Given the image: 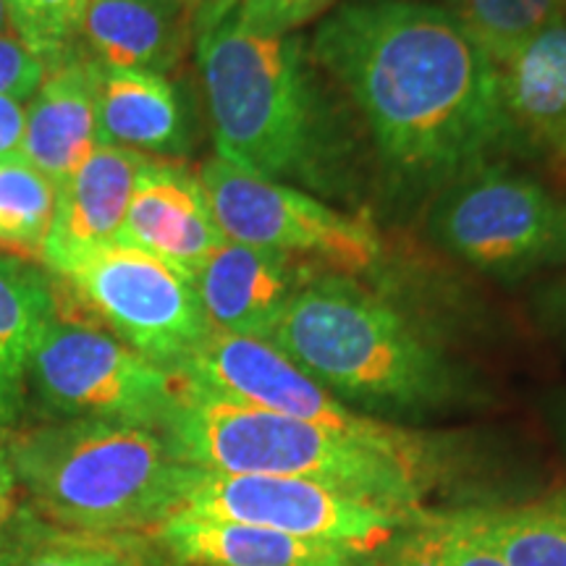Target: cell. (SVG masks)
I'll use <instances>...</instances> for the list:
<instances>
[{
    "mask_svg": "<svg viewBox=\"0 0 566 566\" xmlns=\"http://www.w3.org/2000/svg\"><path fill=\"white\" fill-rule=\"evenodd\" d=\"M13 38L30 48L45 71L82 51L87 0H3Z\"/></svg>",
    "mask_w": 566,
    "mask_h": 566,
    "instance_id": "obj_25",
    "label": "cell"
},
{
    "mask_svg": "<svg viewBox=\"0 0 566 566\" xmlns=\"http://www.w3.org/2000/svg\"><path fill=\"white\" fill-rule=\"evenodd\" d=\"M268 344L344 405L378 420L430 415L472 396L449 354L357 275L315 273Z\"/></svg>",
    "mask_w": 566,
    "mask_h": 566,
    "instance_id": "obj_3",
    "label": "cell"
},
{
    "mask_svg": "<svg viewBox=\"0 0 566 566\" xmlns=\"http://www.w3.org/2000/svg\"><path fill=\"white\" fill-rule=\"evenodd\" d=\"M147 160V155L101 142L74 174L55 184L53 226L42 252L48 271L55 275L80 254L118 242Z\"/></svg>",
    "mask_w": 566,
    "mask_h": 566,
    "instance_id": "obj_14",
    "label": "cell"
},
{
    "mask_svg": "<svg viewBox=\"0 0 566 566\" xmlns=\"http://www.w3.org/2000/svg\"><path fill=\"white\" fill-rule=\"evenodd\" d=\"M223 242L200 176L176 160H147L134 184L118 244L153 254L195 279Z\"/></svg>",
    "mask_w": 566,
    "mask_h": 566,
    "instance_id": "obj_13",
    "label": "cell"
},
{
    "mask_svg": "<svg viewBox=\"0 0 566 566\" xmlns=\"http://www.w3.org/2000/svg\"><path fill=\"white\" fill-rule=\"evenodd\" d=\"M218 158L325 202H357L370 171L363 124L302 34L233 13L197 38Z\"/></svg>",
    "mask_w": 566,
    "mask_h": 566,
    "instance_id": "obj_2",
    "label": "cell"
},
{
    "mask_svg": "<svg viewBox=\"0 0 566 566\" xmlns=\"http://www.w3.org/2000/svg\"><path fill=\"white\" fill-rule=\"evenodd\" d=\"M45 66L34 59L30 48L13 34H0V95L27 103L40 87Z\"/></svg>",
    "mask_w": 566,
    "mask_h": 566,
    "instance_id": "obj_28",
    "label": "cell"
},
{
    "mask_svg": "<svg viewBox=\"0 0 566 566\" xmlns=\"http://www.w3.org/2000/svg\"><path fill=\"white\" fill-rule=\"evenodd\" d=\"M428 229L446 252L501 281L566 265V192L506 163L433 195Z\"/></svg>",
    "mask_w": 566,
    "mask_h": 566,
    "instance_id": "obj_6",
    "label": "cell"
},
{
    "mask_svg": "<svg viewBox=\"0 0 566 566\" xmlns=\"http://www.w3.org/2000/svg\"><path fill=\"white\" fill-rule=\"evenodd\" d=\"M179 375L208 394L302 420L380 454L428 467H441L443 462L441 449L428 436L357 412L260 338L210 331Z\"/></svg>",
    "mask_w": 566,
    "mask_h": 566,
    "instance_id": "obj_10",
    "label": "cell"
},
{
    "mask_svg": "<svg viewBox=\"0 0 566 566\" xmlns=\"http://www.w3.org/2000/svg\"><path fill=\"white\" fill-rule=\"evenodd\" d=\"M451 514L506 566H566V491L520 506H467Z\"/></svg>",
    "mask_w": 566,
    "mask_h": 566,
    "instance_id": "obj_21",
    "label": "cell"
},
{
    "mask_svg": "<svg viewBox=\"0 0 566 566\" xmlns=\"http://www.w3.org/2000/svg\"><path fill=\"white\" fill-rule=\"evenodd\" d=\"M122 566H158V564H142V562H137V558H129V556H126L124 562H122Z\"/></svg>",
    "mask_w": 566,
    "mask_h": 566,
    "instance_id": "obj_34",
    "label": "cell"
},
{
    "mask_svg": "<svg viewBox=\"0 0 566 566\" xmlns=\"http://www.w3.org/2000/svg\"><path fill=\"white\" fill-rule=\"evenodd\" d=\"M499 74L514 153L541 160L566 187V13L525 42Z\"/></svg>",
    "mask_w": 566,
    "mask_h": 566,
    "instance_id": "obj_15",
    "label": "cell"
},
{
    "mask_svg": "<svg viewBox=\"0 0 566 566\" xmlns=\"http://www.w3.org/2000/svg\"><path fill=\"white\" fill-rule=\"evenodd\" d=\"M163 436L174 454L197 470L310 480L407 512L420 509L417 504L441 470L342 441L292 417L223 399L184 378L179 405Z\"/></svg>",
    "mask_w": 566,
    "mask_h": 566,
    "instance_id": "obj_5",
    "label": "cell"
},
{
    "mask_svg": "<svg viewBox=\"0 0 566 566\" xmlns=\"http://www.w3.org/2000/svg\"><path fill=\"white\" fill-rule=\"evenodd\" d=\"M155 546L179 566H363L367 554L244 522L174 512L150 530Z\"/></svg>",
    "mask_w": 566,
    "mask_h": 566,
    "instance_id": "obj_16",
    "label": "cell"
},
{
    "mask_svg": "<svg viewBox=\"0 0 566 566\" xmlns=\"http://www.w3.org/2000/svg\"><path fill=\"white\" fill-rule=\"evenodd\" d=\"M126 554L118 546L101 543V537L63 533L42 541L24 537V546L13 556L11 566H122Z\"/></svg>",
    "mask_w": 566,
    "mask_h": 566,
    "instance_id": "obj_26",
    "label": "cell"
},
{
    "mask_svg": "<svg viewBox=\"0 0 566 566\" xmlns=\"http://www.w3.org/2000/svg\"><path fill=\"white\" fill-rule=\"evenodd\" d=\"M24 108L21 155L53 184H61L101 145L95 59L80 51L61 66L45 71Z\"/></svg>",
    "mask_w": 566,
    "mask_h": 566,
    "instance_id": "obj_17",
    "label": "cell"
},
{
    "mask_svg": "<svg viewBox=\"0 0 566 566\" xmlns=\"http://www.w3.org/2000/svg\"><path fill=\"white\" fill-rule=\"evenodd\" d=\"M19 483L13 475L9 454L0 446V566H11L13 556L24 546V535L17 527L19 516Z\"/></svg>",
    "mask_w": 566,
    "mask_h": 566,
    "instance_id": "obj_29",
    "label": "cell"
},
{
    "mask_svg": "<svg viewBox=\"0 0 566 566\" xmlns=\"http://www.w3.org/2000/svg\"><path fill=\"white\" fill-rule=\"evenodd\" d=\"M55 279L66 286L71 313L168 373H179L212 331L195 281L134 247H97L71 260Z\"/></svg>",
    "mask_w": 566,
    "mask_h": 566,
    "instance_id": "obj_8",
    "label": "cell"
},
{
    "mask_svg": "<svg viewBox=\"0 0 566 566\" xmlns=\"http://www.w3.org/2000/svg\"><path fill=\"white\" fill-rule=\"evenodd\" d=\"M3 449L34 512L92 537L160 525L200 472L160 430L113 420L45 422L11 433Z\"/></svg>",
    "mask_w": 566,
    "mask_h": 566,
    "instance_id": "obj_4",
    "label": "cell"
},
{
    "mask_svg": "<svg viewBox=\"0 0 566 566\" xmlns=\"http://www.w3.org/2000/svg\"><path fill=\"white\" fill-rule=\"evenodd\" d=\"M176 512L271 527L304 541L370 554L386 546L417 509L407 512L310 480L200 470Z\"/></svg>",
    "mask_w": 566,
    "mask_h": 566,
    "instance_id": "obj_11",
    "label": "cell"
},
{
    "mask_svg": "<svg viewBox=\"0 0 566 566\" xmlns=\"http://www.w3.org/2000/svg\"><path fill=\"white\" fill-rule=\"evenodd\" d=\"M315 265L263 247L226 242L195 275V292L218 334L268 342Z\"/></svg>",
    "mask_w": 566,
    "mask_h": 566,
    "instance_id": "obj_12",
    "label": "cell"
},
{
    "mask_svg": "<svg viewBox=\"0 0 566 566\" xmlns=\"http://www.w3.org/2000/svg\"><path fill=\"white\" fill-rule=\"evenodd\" d=\"M189 3L195 6V13H197V11H200V3H202V0H189Z\"/></svg>",
    "mask_w": 566,
    "mask_h": 566,
    "instance_id": "obj_35",
    "label": "cell"
},
{
    "mask_svg": "<svg viewBox=\"0 0 566 566\" xmlns=\"http://www.w3.org/2000/svg\"><path fill=\"white\" fill-rule=\"evenodd\" d=\"M0 34H13L11 32V24H9V17H6L3 0H0Z\"/></svg>",
    "mask_w": 566,
    "mask_h": 566,
    "instance_id": "obj_33",
    "label": "cell"
},
{
    "mask_svg": "<svg viewBox=\"0 0 566 566\" xmlns=\"http://www.w3.org/2000/svg\"><path fill=\"white\" fill-rule=\"evenodd\" d=\"M336 0H233L231 13L244 27L273 34H292L334 6Z\"/></svg>",
    "mask_w": 566,
    "mask_h": 566,
    "instance_id": "obj_27",
    "label": "cell"
},
{
    "mask_svg": "<svg viewBox=\"0 0 566 566\" xmlns=\"http://www.w3.org/2000/svg\"><path fill=\"white\" fill-rule=\"evenodd\" d=\"M24 122L27 108L21 101L9 95H0V160L21 155V142H24Z\"/></svg>",
    "mask_w": 566,
    "mask_h": 566,
    "instance_id": "obj_30",
    "label": "cell"
},
{
    "mask_svg": "<svg viewBox=\"0 0 566 566\" xmlns=\"http://www.w3.org/2000/svg\"><path fill=\"white\" fill-rule=\"evenodd\" d=\"M564 446H566V422H564Z\"/></svg>",
    "mask_w": 566,
    "mask_h": 566,
    "instance_id": "obj_36",
    "label": "cell"
},
{
    "mask_svg": "<svg viewBox=\"0 0 566 566\" xmlns=\"http://www.w3.org/2000/svg\"><path fill=\"white\" fill-rule=\"evenodd\" d=\"M97 137L147 158L187 155L192 134L179 87L153 71L97 63Z\"/></svg>",
    "mask_w": 566,
    "mask_h": 566,
    "instance_id": "obj_19",
    "label": "cell"
},
{
    "mask_svg": "<svg viewBox=\"0 0 566 566\" xmlns=\"http://www.w3.org/2000/svg\"><path fill=\"white\" fill-rule=\"evenodd\" d=\"M541 310L554 328L566 331V273L543 294Z\"/></svg>",
    "mask_w": 566,
    "mask_h": 566,
    "instance_id": "obj_31",
    "label": "cell"
},
{
    "mask_svg": "<svg viewBox=\"0 0 566 566\" xmlns=\"http://www.w3.org/2000/svg\"><path fill=\"white\" fill-rule=\"evenodd\" d=\"M200 184L223 239L292 254L323 271L359 275L380 260V233L365 210H342L289 184L212 155Z\"/></svg>",
    "mask_w": 566,
    "mask_h": 566,
    "instance_id": "obj_9",
    "label": "cell"
},
{
    "mask_svg": "<svg viewBox=\"0 0 566 566\" xmlns=\"http://www.w3.org/2000/svg\"><path fill=\"white\" fill-rule=\"evenodd\" d=\"M197 40L189 0H87L82 51L103 66L168 76Z\"/></svg>",
    "mask_w": 566,
    "mask_h": 566,
    "instance_id": "obj_18",
    "label": "cell"
},
{
    "mask_svg": "<svg viewBox=\"0 0 566 566\" xmlns=\"http://www.w3.org/2000/svg\"><path fill=\"white\" fill-rule=\"evenodd\" d=\"M179 388V373L163 370L101 325L59 307L34 349L27 409L45 422L113 420L163 433Z\"/></svg>",
    "mask_w": 566,
    "mask_h": 566,
    "instance_id": "obj_7",
    "label": "cell"
},
{
    "mask_svg": "<svg viewBox=\"0 0 566 566\" xmlns=\"http://www.w3.org/2000/svg\"><path fill=\"white\" fill-rule=\"evenodd\" d=\"M55 212V184L24 155L0 160V250L42 265Z\"/></svg>",
    "mask_w": 566,
    "mask_h": 566,
    "instance_id": "obj_22",
    "label": "cell"
},
{
    "mask_svg": "<svg viewBox=\"0 0 566 566\" xmlns=\"http://www.w3.org/2000/svg\"><path fill=\"white\" fill-rule=\"evenodd\" d=\"M233 0H202L200 11H197V38L212 24H218L226 13H231Z\"/></svg>",
    "mask_w": 566,
    "mask_h": 566,
    "instance_id": "obj_32",
    "label": "cell"
},
{
    "mask_svg": "<svg viewBox=\"0 0 566 566\" xmlns=\"http://www.w3.org/2000/svg\"><path fill=\"white\" fill-rule=\"evenodd\" d=\"M55 315V283L38 265L0 252V436L13 433L27 412L34 349Z\"/></svg>",
    "mask_w": 566,
    "mask_h": 566,
    "instance_id": "obj_20",
    "label": "cell"
},
{
    "mask_svg": "<svg viewBox=\"0 0 566 566\" xmlns=\"http://www.w3.org/2000/svg\"><path fill=\"white\" fill-rule=\"evenodd\" d=\"M380 566H506L451 512H422L386 543Z\"/></svg>",
    "mask_w": 566,
    "mask_h": 566,
    "instance_id": "obj_23",
    "label": "cell"
},
{
    "mask_svg": "<svg viewBox=\"0 0 566 566\" xmlns=\"http://www.w3.org/2000/svg\"><path fill=\"white\" fill-rule=\"evenodd\" d=\"M491 55L504 66L525 42L566 13V0H449L446 6Z\"/></svg>",
    "mask_w": 566,
    "mask_h": 566,
    "instance_id": "obj_24",
    "label": "cell"
},
{
    "mask_svg": "<svg viewBox=\"0 0 566 566\" xmlns=\"http://www.w3.org/2000/svg\"><path fill=\"white\" fill-rule=\"evenodd\" d=\"M310 51L396 192L433 197L514 150L499 66L446 6L349 0L321 19Z\"/></svg>",
    "mask_w": 566,
    "mask_h": 566,
    "instance_id": "obj_1",
    "label": "cell"
}]
</instances>
